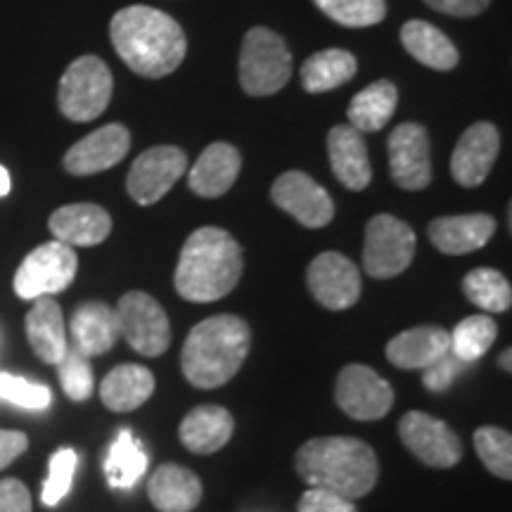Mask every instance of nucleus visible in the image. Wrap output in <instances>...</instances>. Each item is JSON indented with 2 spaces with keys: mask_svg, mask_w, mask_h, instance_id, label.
<instances>
[{
  "mask_svg": "<svg viewBox=\"0 0 512 512\" xmlns=\"http://www.w3.org/2000/svg\"><path fill=\"white\" fill-rule=\"evenodd\" d=\"M110 38L126 67L145 79L174 74L188 53L181 24L150 5H128L112 17Z\"/></svg>",
  "mask_w": 512,
  "mask_h": 512,
  "instance_id": "nucleus-1",
  "label": "nucleus"
},
{
  "mask_svg": "<svg viewBox=\"0 0 512 512\" xmlns=\"http://www.w3.org/2000/svg\"><path fill=\"white\" fill-rule=\"evenodd\" d=\"M242 278V249L223 228L204 226L185 240L174 275L176 292L185 302H219Z\"/></svg>",
  "mask_w": 512,
  "mask_h": 512,
  "instance_id": "nucleus-2",
  "label": "nucleus"
},
{
  "mask_svg": "<svg viewBox=\"0 0 512 512\" xmlns=\"http://www.w3.org/2000/svg\"><path fill=\"white\" fill-rule=\"evenodd\" d=\"M299 477L313 489L332 494L363 498L375 489L380 479V463L366 441L354 437H320L311 439L297 451L294 458Z\"/></svg>",
  "mask_w": 512,
  "mask_h": 512,
  "instance_id": "nucleus-3",
  "label": "nucleus"
},
{
  "mask_svg": "<svg viewBox=\"0 0 512 512\" xmlns=\"http://www.w3.org/2000/svg\"><path fill=\"white\" fill-rule=\"evenodd\" d=\"M252 347V330L240 316H211L190 330L181 368L192 387L216 389L233 380Z\"/></svg>",
  "mask_w": 512,
  "mask_h": 512,
  "instance_id": "nucleus-4",
  "label": "nucleus"
},
{
  "mask_svg": "<svg viewBox=\"0 0 512 512\" xmlns=\"http://www.w3.org/2000/svg\"><path fill=\"white\" fill-rule=\"evenodd\" d=\"M292 76V53L285 38L266 27L245 34L240 50V86L252 98L283 91Z\"/></svg>",
  "mask_w": 512,
  "mask_h": 512,
  "instance_id": "nucleus-5",
  "label": "nucleus"
},
{
  "mask_svg": "<svg viewBox=\"0 0 512 512\" xmlns=\"http://www.w3.org/2000/svg\"><path fill=\"white\" fill-rule=\"evenodd\" d=\"M114 93L110 67L95 55H81L67 67L60 79L57 105L69 121L86 124L107 110Z\"/></svg>",
  "mask_w": 512,
  "mask_h": 512,
  "instance_id": "nucleus-6",
  "label": "nucleus"
},
{
  "mask_svg": "<svg viewBox=\"0 0 512 512\" xmlns=\"http://www.w3.org/2000/svg\"><path fill=\"white\" fill-rule=\"evenodd\" d=\"M76 271H79V256L74 247L53 240L24 256L12 285L19 299L34 302L38 297H53L67 290L74 283Z\"/></svg>",
  "mask_w": 512,
  "mask_h": 512,
  "instance_id": "nucleus-7",
  "label": "nucleus"
},
{
  "mask_svg": "<svg viewBox=\"0 0 512 512\" xmlns=\"http://www.w3.org/2000/svg\"><path fill=\"white\" fill-rule=\"evenodd\" d=\"M415 233L406 221L392 214H377L366 226L363 268L370 278H396L413 264Z\"/></svg>",
  "mask_w": 512,
  "mask_h": 512,
  "instance_id": "nucleus-8",
  "label": "nucleus"
},
{
  "mask_svg": "<svg viewBox=\"0 0 512 512\" xmlns=\"http://www.w3.org/2000/svg\"><path fill=\"white\" fill-rule=\"evenodd\" d=\"M119 335L128 347L147 358L162 356L171 347V325L155 297L145 292H126L117 304Z\"/></svg>",
  "mask_w": 512,
  "mask_h": 512,
  "instance_id": "nucleus-9",
  "label": "nucleus"
},
{
  "mask_svg": "<svg viewBox=\"0 0 512 512\" xmlns=\"http://www.w3.org/2000/svg\"><path fill=\"white\" fill-rule=\"evenodd\" d=\"M188 169V157L181 147L174 145H157L145 150L133 162L126 178V190L131 200L140 207L157 204L169 190L181 181V176Z\"/></svg>",
  "mask_w": 512,
  "mask_h": 512,
  "instance_id": "nucleus-10",
  "label": "nucleus"
},
{
  "mask_svg": "<svg viewBox=\"0 0 512 512\" xmlns=\"http://www.w3.org/2000/svg\"><path fill=\"white\" fill-rule=\"evenodd\" d=\"M335 401L349 418L382 420L394 406V389L373 368L351 363L337 377Z\"/></svg>",
  "mask_w": 512,
  "mask_h": 512,
  "instance_id": "nucleus-11",
  "label": "nucleus"
},
{
  "mask_svg": "<svg viewBox=\"0 0 512 512\" xmlns=\"http://www.w3.org/2000/svg\"><path fill=\"white\" fill-rule=\"evenodd\" d=\"M399 437L403 446L420 463L439 467V470L458 465L460 458H463V444H460L458 434L434 415L420 411L406 413L399 422Z\"/></svg>",
  "mask_w": 512,
  "mask_h": 512,
  "instance_id": "nucleus-12",
  "label": "nucleus"
},
{
  "mask_svg": "<svg viewBox=\"0 0 512 512\" xmlns=\"http://www.w3.org/2000/svg\"><path fill=\"white\" fill-rule=\"evenodd\" d=\"M389 171L401 190L418 192L432 183L430 136L425 126L408 121L399 124L387 140Z\"/></svg>",
  "mask_w": 512,
  "mask_h": 512,
  "instance_id": "nucleus-13",
  "label": "nucleus"
},
{
  "mask_svg": "<svg viewBox=\"0 0 512 512\" xmlns=\"http://www.w3.org/2000/svg\"><path fill=\"white\" fill-rule=\"evenodd\" d=\"M271 200L304 228H325L335 219V202L304 171H285L271 188Z\"/></svg>",
  "mask_w": 512,
  "mask_h": 512,
  "instance_id": "nucleus-14",
  "label": "nucleus"
},
{
  "mask_svg": "<svg viewBox=\"0 0 512 512\" xmlns=\"http://www.w3.org/2000/svg\"><path fill=\"white\" fill-rule=\"evenodd\" d=\"M306 285L313 299L330 311L351 309L361 297V273L339 252H323L309 264Z\"/></svg>",
  "mask_w": 512,
  "mask_h": 512,
  "instance_id": "nucleus-15",
  "label": "nucleus"
},
{
  "mask_svg": "<svg viewBox=\"0 0 512 512\" xmlns=\"http://www.w3.org/2000/svg\"><path fill=\"white\" fill-rule=\"evenodd\" d=\"M501 136L491 121H477L460 136L451 157V176L463 188H477L494 169Z\"/></svg>",
  "mask_w": 512,
  "mask_h": 512,
  "instance_id": "nucleus-16",
  "label": "nucleus"
},
{
  "mask_svg": "<svg viewBox=\"0 0 512 512\" xmlns=\"http://www.w3.org/2000/svg\"><path fill=\"white\" fill-rule=\"evenodd\" d=\"M131 150V133L124 124H107L81 138L64 155V169L72 176H93L117 166Z\"/></svg>",
  "mask_w": 512,
  "mask_h": 512,
  "instance_id": "nucleus-17",
  "label": "nucleus"
},
{
  "mask_svg": "<svg viewBox=\"0 0 512 512\" xmlns=\"http://www.w3.org/2000/svg\"><path fill=\"white\" fill-rule=\"evenodd\" d=\"M48 228L55 235V240L64 242V245L95 247L110 238L112 216L100 204H64V207L53 211Z\"/></svg>",
  "mask_w": 512,
  "mask_h": 512,
  "instance_id": "nucleus-18",
  "label": "nucleus"
},
{
  "mask_svg": "<svg viewBox=\"0 0 512 512\" xmlns=\"http://www.w3.org/2000/svg\"><path fill=\"white\" fill-rule=\"evenodd\" d=\"M328 157L332 174L347 190L361 192L373 181V166L368 159V145L363 133L354 126L339 124L328 133Z\"/></svg>",
  "mask_w": 512,
  "mask_h": 512,
  "instance_id": "nucleus-19",
  "label": "nucleus"
},
{
  "mask_svg": "<svg viewBox=\"0 0 512 512\" xmlns=\"http://www.w3.org/2000/svg\"><path fill=\"white\" fill-rule=\"evenodd\" d=\"M498 223L489 214H465V216H439L430 223L427 233H430L432 245L441 254L460 256L470 254L489 245L494 238Z\"/></svg>",
  "mask_w": 512,
  "mask_h": 512,
  "instance_id": "nucleus-20",
  "label": "nucleus"
},
{
  "mask_svg": "<svg viewBox=\"0 0 512 512\" xmlns=\"http://www.w3.org/2000/svg\"><path fill=\"white\" fill-rule=\"evenodd\" d=\"M72 347L86 358L107 354L119 342L117 311L105 302H83L74 309Z\"/></svg>",
  "mask_w": 512,
  "mask_h": 512,
  "instance_id": "nucleus-21",
  "label": "nucleus"
},
{
  "mask_svg": "<svg viewBox=\"0 0 512 512\" xmlns=\"http://www.w3.org/2000/svg\"><path fill=\"white\" fill-rule=\"evenodd\" d=\"M240 166L242 157L238 147H233L230 143H211L190 169V190L195 195L207 197V200L223 197L233 188V183L238 181Z\"/></svg>",
  "mask_w": 512,
  "mask_h": 512,
  "instance_id": "nucleus-22",
  "label": "nucleus"
},
{
  "mask_svg": "<svg viewBox=\"0 0 512 512\" xmlns=\"http://www.w3.org/2000/svg\"><path fill=\"white\" fill-rule=\"evenodd\" d=\"M448 351H451V335L444 328L420 325L389 339L384 354L392 366L401 370H425Z\"/></svg>",
  "mask_w": 512,
  "mask_h": 512,
  "instance_id": "nucleus-23",
  "label": "nucleus"
},
{
  "mask_svg": "<svg viewBox=\"0 0 512 512\" xmlns=\"http://www.w3.org/2000/svg\"><path fill=\"white\" fill-rule=\"evenodd\" d=\"M147 498L159 512H192L202 501V482L188 467L166 463L152 472Z\"/></svg>",
  "mask_w": 512,
  "mask_h": 512,
  "instance_id": "nucleus-24",
  "label": "nucleus"
},
{
  "mask_svg": "<svg viewBox=\"0 0 512 512\" xmlns=\"http://www.w3.org/2000/svg\"><path fill=\"white\" fill-rule=\"evenodd\" d=\"M27 339L34 354L43 363L57 366L67 354V330H64V316L60 304L53 297H38L24 320Z\"/></svg>",
  "mask_w": 512,
  "mask_h": 512,
  "instance_id": "nucleus-25",
  "label": "nucleus"
},
{
  "mask_svg": "<svg viewBox=\"0 0 512 512\" xmlns=\"http://www.w3.org/2000/svg\"><path fill=\"white\" fill-rule=\"evenodd\" d=\"M235 432V420L223 406H200L185 415L178 437L190 453L211 456L228 444Z\"/></svg>",
  "mask_w": 512,
  "mask_h": 512,
  "instance_id": "nucleus-26",
  "label": "nucleus"
},
{
  "mask_svg": "<svg viewBox=\"0 0 512 512\" xmlns=\"http://www.w3.org/2000/svg\"><path fill=\"white\" fill-rule=\"evenodd\" d=\"M401 46L406 48V53L413 60L430 69H437V72H451L460 62L458 48L453 46L451 38L434 24L422 22V19H411V22L403 24Z\"/></svg>",
  "mask_w": 512,
  "mask_h": 512,
  "instance_id": "nucleus-27",
  "label": "nucleus"
},
{
  "mask_svg": "<svg viewBox=\"0 0 512 512\" xmlns=\"http://www.w3.org/2000/svg\"><path fill=\"white\" fill-rule=\"evenodd\" d=\"M152 394H155V375L136 363L117 366L100 384V399L114 413L136 411Z\"/></svg>",
  "mask_w": 512,
  "mask_h": 512,
  "instance_id": "nucleus-28",
  "label": "nucleus"
},
{
  "mask_svg": "<svg viewBox=\"0 0 512 512\" xmlns=\"http://www.w3.org/2000/svg\"><path fill=\"white\" fill-rule=\"evenodd\" d=\"M396 105H399V88L392 81L380 79L370 83L349 102V126H354L358 133L382 131L394 117Z\"/></svg>",
  "mask_w": 512,
  "mask_h": 512,
  "instance_id": "nucleus-29",
  "label": "nucleus"
},
{
  "mask_svg": "<svg viewBox=\"0 0 512 512\" xmlns=\"http://www.w3.org/2000/svg\"><path fill=\"white\" fill-rule=\"evenodd\" d=\"M356 69L358 62L349 50L328 48L311 55L309 60L302 64L299 79H302L306 93H328L354 79Z\"/></svg>",
  "mask_w": 512,
  "mask_h": 512,
  "instance_id": "nucleus-30",
  "label": "nucleus"
},
{
  "mask_svg": "<svg viewBox=\"0 0 512 512\" xmlns=\"http://www.w3.org/2000/svg\"><path fill=\"white\" fill-rule=\"evenodd\" d=\"M102 470H105L107 484H110L112 489L131 491L133 486L140 482V477H143L147 470V456L138 441L133 439L131 430H121L117 434L110 451H107Z\"/></svg>",
  "mask_w": 512,
  "mask_h": 512,
  "instance_id": "nucleus-31",
  "label": "nucleus"
},
{
  "mask_svg": "<svg viewBox=\"0 0 512 512\" xmlns=\"http://www.w3.org/2000/svg\"><path fill=\"white\" fill-rule=\"evenodd\" d=\"M448 335H451V354L463 363H475L496 342L498 325L494 318L479 313V316H467L460 320Z\"/></svg>",
  "mask_w": 512,
  "mask_h": 512,
  "instance_id": "nucleus-32",
  "label": "nucleus"
},
{
  "mask_svg": "<svg viewBox=\"0 0 512 512\" xmlns=\"http://www.w3.org/2000/svg\"><path fill=\"white\" fill-rule=\"evenodd\" d=\"M463 292L472 304L486 313H503L512 304L508 278L496 268H475L465 275Z\"/></svg>",
  "mask_w": 512,
  "mask_h": 512,
  "instance_id": "nucleus-33",
  "label": "nucleus"
},
{
  "mask_svg": "<svg viewBox=\"0 0 512 512\" xmlns=\"http://www.w3.org/2000/svg\"><path fill=\"white\" fill-rule=\"evenodd\" d=\"M323 15L349 29H366L387 17L384 0H313Z\"/></svg>",
  "mask_w": 512,
  "mask_h": 512,
  "instance_id": "nucleus-34",
  "label": "nucleus"
},
{
  "mask_svg": "<svg viewBox=\"0 0 512 512\" xmlns=\"http://www.w3.org/2000/svg\"><path fill=\"white\" fill-rule=\"evenodd\" d=\"M475 451L491 475L512 479V437L501 427H479L475 432Z\"/></svg>",
  "mask_w": 512,
  "mask_h": 512,
  "instance_id": "nucleus-35",
  "label": "nucleus"
},
{
  "mask_svg": "<svg viewBox=\"0 0 512 512\" xmlns=\"http://www.w3.org/2000/svg\"><path fill=\"white\" fill-rule=\"evenodd\" d=\"M57 375H60V384L69 399L72 401L91 399L95 389L93 368L91 363H88V358L79 354L74 347H67V354H64L62 361L57 363Z\"/></svg>",
  "mask_w": 512,
  "mask_h": 512,
  "instance_id": "nucleus-36",
  "label": "nucleus"
},
{
  "mask_svg": "<svg viewBox=\"0 0 512 512\" xmlns=\"http://www.w3.org/2000/svg\"><path fill=\"white\" fill-rule=\"evenodd\" d=\"M76 465H79V456H76L74 448H60V451L53 453L48 465V479L41 491V501L46 503L48 508H55V505L72 491Z\"/></svg>",
  "mask_w": 512,
  "mask_h": 512,
  "instance_id": "nucleus-37",
  "label": "nucleus"
},
{
  "mask_svg": "<svg viewBox=\"0 0 512 512\" xmlns=\"http://www.w3.org/2000/svg\"><path fill=\"white\" fill-rule=\"evenodd\" d=\"M0 399L29 408V411H43L53 401V394L43 384H34L10 373H0Z\"/></svg>",
  "mask_w": 512,
  "mask_h": 512,
  "instance_id": "nucleus-38",
  "label": "nucleus"
},
{
  "mask_svg": "<svg viewBox=\"0 0 512 512\" xmlns=\"http://www.w3.org/2000/svg\"><path fill=\"white\" fill-rule=\"evenodd\" d=\"M467 363L460 361L448 351L446 356H441L439 361H434L432 366L425 368V377H422V384H425V389H430L434 394H441L446 392V389L453 387V382H456V377L463 373Z\"/></svg>",
  "mask_w": 512,
  "mask_h": 512,
  "instance_id": "nucleus-39",
  "label": "nucleus"
},
{
  "mask_svg": "<svg viewBox=\"0 0 512 512\" xmlns=\"http://www.w3.org/2000/svg\"><path fill=\"white\" fill-rule=\"evenodd\" d=\"M297 512H356V505L349 498L332 494V491L309 486V491L299 501Z\"/></svg>",
  "mask_w": 512,
  "mask_h": 512,
  "instance_id": "nucleus-40",
  "label": "nucleus"
},
{
  "mask_svg": "<svg viewBox=\"0 0 512 512\" xmlns=\"http://www.w3.org/2000/svg\"><path fill=\"white\" fill-rule=\"evenodd\" d=\"M0 512H31V494L19 479L0 482Z\"/></svg>",
  "mask_w": 512,
  "mask_h": 512,
  "instance_id": "nucleus-41",
  "label": "nucleus"
},
{
  "mask_svg": "<svg viewBox=\"0 0 512 512\" xmlns=\"http://www.w3.org/2000/svg\"><path fill=\"white\" fill-rule=\"evenodd\" d=\"M491 0H425L432 10L451 17H477L489 8Z\"/></svg>",
  "mask_w": 512,
  "mask_h": 512,
  "instance_id": "nucleus-42",
  "label": "nucleus"
},
{
  "mask_svg": "<svg viewBox=\"0 0 512 512\" xmlns=\"http://www.w3.org/2000/svg\"><path fill=\"white\" fill-rule=\"evenodd\" d=\"M27 448H29L27 434L0 430V470H5L10 463H15Z\"/></svg>",
  "mask_w": 512,
  "mask_h": 512,
  "instance_id": "nucleus-43",
  "label": "nucleus"
},
{
  "mask_svg": "<svg viewBox=\"0 0 512 512\" xmlns=\"http://www.w3.org/2000/svg\"><path fill=\"white\" fill-rule=\"evenodd\" d=\"M12 188V181H10V174L5 166H0V197H5Z\"/></svg>",
  "mask_w": 512,
  "mask_h": 512,
  "instance_id": "nucleus-44",
  "label": "nucleus"
},
{
  "mask_svg": "<svg viewBox=\"0 0 512 512\" xmlns=\"http://www.w3.org/2000/svg\"><path fill=\"white\" fill-rule=\"evenodd\" d=\"M498 366H501L505 373H510L512 370V363H510V349H505L503 354H501V358H498Z\"/></svg>",
  "mask_w": 512,
  "mask_h": 512,
  "instance_id": "nucleus-45",
  "label": "nucleus"
}]
</instances>
